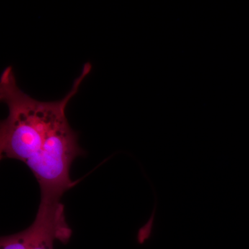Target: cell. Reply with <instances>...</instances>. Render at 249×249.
<instances>
[{"label": "cell", "mask_w": 249, "mask_h": 249, "mask_svg": "<svg viewBox=\"0 0 249 249\" xmlns=\"http://www.w3.org/2000/svg\"><path fill=\"white\" fill-rule=\"evenodd\" d=\"M91 69L90 62L85 64L71 90L61 100L44 102L19 89L14 68H5L0 77V99L7 106L9 114L0 125L1 159L17 160L26 164L36 157L54 129L67 119V106Z\"/></svg>", "instance_id": "1"}, {"label": "cell", "mask_w": 249, "mask_h": 249, "mask_svg": "<svg viewBox=\"0 0 249 249\" xmlns=\"http://www.w3.org/2000/svg\"><path fill=\"white\" fill-rule=\"evenodd\" d=\"M78 135L62 121L49 136L40 151L26 165L40 185L41 199L60 200L64 193L75 185L70 168L76 157L84 155Z\"/></svg>", "instance_id": "2"}, {"label": "cell", "mask_w": 249, "mask_h": 249, "mask_svg": "<svg viewBox=\"0 0 249 249\" xmlns=\"http://www.w3.org/2000/svg\"><path fill=\"white\" fill-rule=\"evenodd\" d=\"M71 233L60 200H41L34 222L23 231L1 237L0 249H53L55 241L66 244Z\"/></svg>", "instance_id": "3"}]
</instances>
